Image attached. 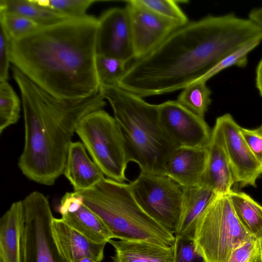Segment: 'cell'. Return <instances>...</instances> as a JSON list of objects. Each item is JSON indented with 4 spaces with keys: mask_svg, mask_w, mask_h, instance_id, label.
Instances as JSON below:
<instances>
[{
    "mask_svg": "<svg viewBox=\"0 0 262 262\" xmlns=\"http://www.w3.org/2000/svg\"><path fill=\"white\" fill-rule=\"evenodd\" d=\"M210 95L206 81L200 80L183 89L177 101L194 114L204 118L211 102Z\"/></svg>",
    "mask_w": 262,
    "mask_h": 262,
    "instance_id": "cb8c5ba5",
    "label": "cell"
},
{
    "mask_svg": "<svg viewBox=\"0 0 262 262\" xmlns=\"http://www.w3.org/2000/svg\"><path fill=\"white\" fill-rule=\"evenodd\" d=\"M86 148L79 141L72 142L68 151L63 174L74 192L89 190L104 178V174L88 156Z\"/></svg>",
    "mask_w": 262,
    "mask_h": 262,
    "instance_id": "2e32d148",
    "label": "cell"
},
{
    "mask_svg": "<svg viewBox=\"0 0 262 262\" xmlns=\"http://www.w3.org/2000/svg\"><path fill=\"white\" fill-rule=\"evenodd\" d=\"M240 132L250 150L262 164V125L254 129L241 127Z\"/></svg>",
    "mask_w": 262,
    "mask_h": 262,
    "instance_id": "836d02e7",
    "label": "cell"
},
{
    "mask_svg": "<svg viewBox=\"0 0 262 262\" xmlns=\"http://www.w3.org/2000/svg\"><path fill=\"white\" fill-rule=\"evenodd\" d=\"M24 210L22 200L13 202L0 219V262H21Z\"/></svg>",
    "mask_w": 262,
    "mask_h": 262,
    "instance_id": "e0dca14e",
    "label": "cell"
},
{
    "mask_svg": "<svg viewBox=\"0 0 262 262\" xmlns=\"http://www.w3.org/2000/svg\"><path fill=\"white\" fill-rule=\"evenodd\" d=\"M182 188L181 215L174 234L175 237L193 238L196 221L216 193L204 185Z\"/></svg>",
    "mask_w": 262,
    "mask_h": 262,
    "instance_id": "d6986e66",
    "label": "cell"
},
{
    "mask_svg": "<svg viewBox=\"0 0 262 262\" xmlns=\"http://www.w3.org/2000/svg\"><path fill=\"white\" fill-rule=\"evenodd\" d=\"M0 13H11L27 18L40 27L73 18L39 6L33 0H1Z\"/></svg>",
    "mask_w": 262,
    "mask_h": 262,
    "instance_id": "603a6c76",
    "label": "cell"
},
{
    "mask_svg": "<svg viewBox=\"0 0 262 262\" xmlns=\"http://www.w3.org/2000/svg\"><path fill=\"white\" fill-rule=\"evenodd\" d=\"M240 128L232 116L225 114L216 118L211 139L222 147L235 182L241 187H256V180L262 174V164L248 147Z\"/></svg>",
    "mask_w": 262,
    "mask_h": 262,
    "instance_id": "30bf717a",
    "label": "cell"
},
{
    "mask_svg": "<svg viewBox=\"0 0 262 262\" xmlns=\"http://www.w3.org/2000/svg\"><path fill=\"white\" fill-rule=\"evenodd\" d=\"M132 33L135 59L158 47L172 32L182 26L164 18L137 2H126Z\"/></svg>",
    "mask_w": 262,
    "mask_h": 262,
    "instance_id": "4fadbf2b",
    "label": "cell"
},
{
    "mask_svg": "<svg viewBox=\"0 0 262 262\" xmlns=\"http://www.w3.org/2000/svg\"><path fill=\"white\" fill-rule=\"evenodd\" d=\"M128 185L141 208L174 234L181 215L183 188L166 175L141 171Z\"/></svg>",
    "mask_w": 262,
    "mask_h": 262,
    "instance_id": "ba28073f",
    "label": "cell"
},
{
    "mask_svg": "<svg viewBox=\"0 0 262 262\" xmlns=\"http://www.w3.org/2000/svg\"><path fill=\"white\" fill-rule=\"evenodd\" d=\"M260 245V249H261V261H262V238L259 239Z\"/></svg>",
    "mask_w": 262,
    "mask_h": 262,
    "instance_id": "74e56055",
    "label": "cell"
},
{
    "mask_svg": "<svg viewBox=\"0 0 262 262\" xmlns=\"http://www.w3.org/2000/svg\"><path fill=\"white\" fill-rule=\"evenodd\" d=\"M11 41L4 27L0 25V82L7 81L8 78Z\"/></svg>",
    "mask_w": 262,
    "mask_h": 262,
    "instance_id": "d6a6232c",
    "label": "cell"
},
{
    "mask_svg": "<svg viewBox=\"0 0 262 262\" xmlns=\"http://www.w3.org/2000/svg\"><path fill=\"white\" fill-rule=\"evenodd\" d=\"M0 25L12 40L23 37L40 27L27 18L11 13H0Z\"/></svg>",
    "mask_w": 262,
    "mask_h": 262,
    "instance_id": "f1b7e54d",
    "label": "cell"
},
{
    "mask_svg": "<svg viewBox=\"0 0 262 262\" xmlns=\"http://www.w3.org/2000/svg\"><path fill=\"white\" fill-rule=\"evenodd\" d=\"M256 86L262 96V58L259 61L256 70Z\"/></svg>",
    "mask_w": 262,
    "mask_h": 262,
    "instance_id": "d590c367",
    "label": "cell"
},
{
    "mask_svg": "<svg viewBox=\"0 0 262 262\" xmlns=\"http://www.w3.org/2000/svg\"><path fill=\"white\" fill-rule=\"evenodd\" d=\"M261 41L254 40L245 44L224 58L201 80L207 81L221 71L232 66L245 67L248 61V54L258 46Z\"/></svg>",
    "mask_w": 262,
    "mask_h": 262,
    "instance_id": "f546056e",
    "label": "cell"
},
{
    "mask_svg": "<svg viewBox=\"0 0 262 262\" xmlns=\"http://www.w3.org/2000/svg\"><path fill=\"white\" fill-rule=\"evenodd\" d=\"M40 6L70 18L86 16L88 8L96 0H33Z\"/></svg>",
    "mask_w": 262,
    "mask_h": 262,
    "instance_id": "4316f807",
    "label": "cell"
},
{
    "mask_svg": "<svg viewBox=\"0 0 262 262\" xmlns=\"http://www.w3.org/2000/svg\"><path fill=\"white\" fill-rule=\"evenodd\" d=\"M254 40H262V27L234 13L189 21L136 59L117 85L141 98L183 90Z\"/></svg>",
    "mask_w": 262,
    "mask_h": 262,
    "instance_id": "6da1fadb",
    "label": "cell"
},
{
    "mask_svg": "<svg viewBox=\"0 0 262 262\" xmlns=\"http://www.w3.org/2000/svg\"><path fill=\"white\" fill-rule=\"evenodd\" d=\"M98 19L86 15L40 27L12 40L10 60L38 87L61 100L99 93L95 59Z\"/></svg>",
    "mask_w": 262,
    "mask_h": 262,
    "instance_id": "7a4b0ae2",
    "label": "cell"
},
{
    "mask_svg": "<svg viewBox=\"0 0 262 262\" xmlns=\"http://www.w3.org/2000/svg\"><path fill=\"white\" fill-rule=\"evenodd\" d=\"M158 112L163 129L177 148L208 146L212 130L204 118L194 114L177 100L158 104Z\"/></svg>",
    "mask_w": 262,
    "mask_h": 262,
    "instance_id": "8fae6325",
    "label": "cell"
},
{
    "mask_svg": "<svg viewBox=\"0 0 262 262\" xmlns=\"http://www.w3.org/2000/svg\"><path fill=\"white\" fill-rule=\"evenodd\" d=\"M22 201L24 226L21 262H67L59 253L52 235L54 216L47 198L34 191Z\"/></svg>",
    "mask_w": 262,
    "mask_h": 262,
    "instance_id": "9c48e42d",
    "label": "cell"
},
{
    "mask_svg": "<svg viewBox=\"0 0 262 262\" xmlns=\"http://www.w3.org/2000/svg\"><path fill=\"white\" fill-rule=\"evenodd\" d=\"M96 55L127 62L135 59L130 18L128 10L113 8L98 19L96 39Z\"/></svg>",
    "mask_w": 262,
    "mask_h": 262,
    "instance_id": "7c38bea8",
    "label": "cell"
},
{
    "mask_svg": "<svg viewBox=\"0 0 262 262\" xmlns=\"http://www.w3.org/2000/svg\"><path fill=\"white\" fill-rule=\"evenodd\" d=\"M249 18L262 27V7L251 10L249 14Z\"/></svg>",
    "mask_w": 262,
    "mask_h": 262,
    "instance_id": "e575fe53",
    "label": "cell"
},
{
    "mask_svg": "<svg viewBox=\"0 0 262 262\" xmlns=\"http://www.w3.org/2000/svg\"><path fill=\"white\" fill-rule=\"evenodd\" d=\"M227 262H262L259 239L253 237L238 246Z\"/></svg>",
    "mask_w": 262,
    "mask_h": 262,
    "instance_id": "1f68e13d",
    "label": "cell"
},
{
    "mask_svg": "<svg viewBox=\"0 0 262 262\" xmlns=\"http://www.w3.org/2000/svg\"><path fill=\"white\" fill-rule=\"evenodd\" d=\"M114 248L113 262H173L174 243L166 246L141 241H109Z\"/></svg>",
    "mask_w": 262,
    "mask_h": 262,
    "instance_id": "ac0fdd59",
    "label": "cell"
},
{
    "mask_svg": "<svg viewBox=\"0 0 262 262\" xmlns=\"http://www.w3.org/2000/svg\"><path fill=\"white\" fill-rule=\"evenodd\" d=\"M228 195L244 227L256 238H262V206L244 192L232 190Z\"/></svg>",
    "mask_w": 262,
    "mask_h": 262,
    "instance_id": "7402d4cb",
    "label": "cell"
},
{
    "mask_svg": "<svg viewBox=\"0 0 262 262\" xmlns=\"http://www.w3.org/2000/svg\"><path fill=\"white\" fill-rule=\"evenodd\" d=\"M173 262H206L196 251L193 238L176 237Z\"/></svg>",
    "mask_w": 262,
    "mask_h": 262,
    "instance_id": "4dcf8cb0",
    "label": "cell"
},
{
    "mask_svg": "<svg viewBox=\"0 0 262 262\" xmlns=\"http://www.w3.org/2000/svg\"><path fill=\"white\" fill-rule=\"evenodd\" d=\"M126 62L120 59L96 55V70L100 85H115L125 73Z\"/></svg>",
    "mask_w": 262,
    "mask_h": 262,
    "instance_id": "484cf974",
    "label": "cell"
},
{
    "mask_svg": "<svg viewBox=\"0 0 262 262\" xmlns=\"http://www.w3.org/2000/svg\"><path fill=\"white\" fill-rule=\"evenodd\" d=\"M208 156V147L177 148L166 162V176L182 187L202 185Z\"/></svg>",
    "mask_w": 262,
    "mask_h": 262,
    "instance_id": "9a60e30c",
    "label": "cell"
},
{
    "mask_svg": "<svg viewBox=\"0 0 262 262\" xmlns=\"http://www.w3.org/2000/svg\"><path fill=\"white\" fill-rule=\"evenodd\" d=\"M76 262H97L94 259L88 257H85L79 259Z\"/></svg>",
    "mask_w": 262,
    "mask_h": 262,
    "instance_id": "8d00e7d4",
    "label": "cell"
},
{
    "mask_svg": "<svg viewBox=\"0 0 262 262\" xmlns=\"http://www.w3.org/2000/svg\"><path fill=\"white\" fill-rule=\"evenodd\" d=\"M76 133L107 178L124 182L128 161L120 128L102 109L91 112L78 123Z\"/></svg>",
    "mask_w": 262,
    "mask_h": 262,
    "instance_id": "52a82bcc",
    "label": "cell"
},
{
    "mask_svg": "<svg viewBox=\"0 0 262 262\" xmlns=\"http://www.w3.org/2000/svg\"><path fill=\"white\" fill-rule=\"evenodd\" d=\"M99 93L113 109L123 138L128 162L141 172L166 175L165 165L177 148L163 129L158 105L118 85H100Z\"/></svg>",
    "mask_w": 262,
    "mask_h": 262,
    "instance_id": "277c9868",
    "label": "cell"
},
{
    "mask_svg": "<svg viewBox=\"0 0 262 262\" xmlns=\"http://www.w3.org/2000/svg\"><path fill=\"white\" fill-rule=\"evenodd\" d=\"M253 237L236 215L228 194L216 193L196 221L193 241L206 262H227L234 249Z\"/></svg>",
    "mask_w": 262,
    "mask_h": 262,
    "instance_id": "8992f818",
    "label": "cell"
},
{
    "mask_svg": "<svg viewBox=\"0 0 262 262\" xmlns=\"http://www.w3.org/2000/svg\"><path fill=\"white\" fill-rule=\"evenodd\" d=\"M12 71L21 94L25 126V143L18 166L29 180L52 186L63 174L78 123L89 113L102 109L106 101L100 93L80 100L59 99L15 67Z\"/></svg>",
    "mask_w": 262,
    "mask_h": 262,
    "instance_id": "3957f363",
    "label": "cell"
},
{
    "mask_svg": "<svg viewBox=\"0 0 262 262\" xmlns=\"http://www.w3.org/2000/svg\"><path fill=\"white\" fill-rule=\"evenodd\" d=\"M138 3L156 14L173 21L181 26L189 22L188 18L172 0H136Z\"/></svg>",
    "mask_w": 262,
    "mask_h": 262,
    "instance_id": "83f0119b",
    "label": "cell"
},
{
    "mask_svg": "<svg viewBox=\"0 0 262 262\" xmlns=\"http://www.w3.org/2000/svg\"><path fill=\"white\" fill-rule=\"evenodd\" d=\"M52 235L60 255L67 262H76L90 257L101 262L104 257L106 243H96L76 231L62 219L54 217L51 225Z\"/></svg>",
    "mask_w": 262,
    "mask_h": 262,
    "instance_id": "5bb4252c",
    "label": "cell"
},
{
    "mask_svg": "<svg viewBox=\"0 0 262 262\" xmlns=\"http://www.w3.org/2000/svg\"><path fill=\"white\" fill-rule=\"evenodd\" d=\"M61 215L68 224L96 243H107L116 238L104 222L83 204Z\"/></svg>",
    "mask_w": 262,
    "mask_h": 262,
    "instance_id": "44dd1931",
    "label": "cell"
},
{
    "mask_svg": "<svg viewBox=\"0 0 262 262\" xmlns=\"http://www.w3.org/2000/svg\"><path fill=\"white\" fill-rule=\"evenodd\" d=\"M20 102L7 81L0 82V134L17 122L20 117Z\"/></svg>",
    "mask_w": 262,
    "mask_h": 262,
    "instance_id": "d4e9b609",
    "label": "cell"
},
{
    "mask_svg": "<svg viewBox=\"0 0 262 262\" xmlns=\"http://www.w3.org/2000/svg\"><path fill=\"white\" fill-rule=\"evenodd\" d=\"M202 185L216 193L228 194L235 183L226 156L221 145L211 139Z\"/></svg>",
    "mask_w": 262,
    "mask_h": 262,
    "instance_id": "ffe728a7",
    "label": "cell"
},
{
    "mask_svg": "<svg viewBox=\"0 0 262 262\" xmlns=\"http://www.w3.org/2000/svg\"><path fill=\"white\" fill-rule=\"evenodd\" d=\"M83 204L107 226L116 238L171 246L174 234L148 215L133 195L128 184L104 178L93 188L76 192Z\"/></svg>",
    "mask_w": 262,
    "mask_h": 262,
    "instance_id": "5b68a950",
    "label": "cell"
}]
</instances>
